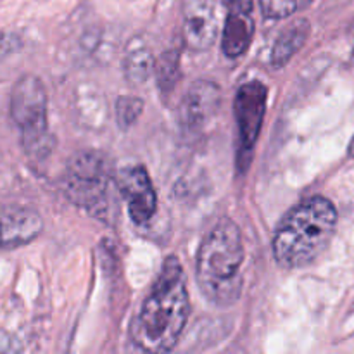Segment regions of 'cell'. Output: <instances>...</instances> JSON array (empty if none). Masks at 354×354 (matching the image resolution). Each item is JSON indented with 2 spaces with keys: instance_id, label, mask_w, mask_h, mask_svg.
Listing matches in <instances>:
<instances>
[{
  "instance_id": "ac0fdd59",
  "label": "cell",
  "mask_w": 354,
  "mask_h": 354,
  "mask_svg": "<svg viewBox=\"0 0 354 354\" xmlns=\"http://www.w3.org/2000/svg\"><path fill=\"white\" fill-rule=\"evenodd\" d=\"M348 156L349 158L354 159V137L351 138V142H349V147H348Z\"/></svg>"
},
{
  "instance_id": "5b68a950",
  "label": "cell",
  "mask_w": 354,
  "mask_h": 354,
  "mask_svg": "<svg viewBox=\"0 0 354 354\" xmlns=\"http://www.w3.org/2000/svg\"><path fill=\"white\" fill-rule=\"evenodd\" d=\"M111 183V165L99 152H78L66 169V194L88 211L106 209Z\"/></svg>"
},
{
  "instance_id": "ba28073f",
  "label": "cell",
  "mask_w": 354,
  "mask_h": 354,
  "mask_svg": "<svg viewBox=\"0 0 354 354\" xmlns=\"http://www.w3.org/2000/svg\"><path fill=\"white\" fill-rule=\"evenodd\" d=\"M183 37L192 50H207L220 31L218 0H183Z\"/></svg>"
},
{
  "instance_id": "5bb4252c",
  "label": "cell",
  "mask_w": 354,
  "mask_h": 354,
  "mask_svg": "<svg viewBox=\"0 0 354 354\" xmlns=\"http://www.w3.org/2000/svg\"><path fill=\"white\" fill-rule=\"evenodd\" d=\"M315 0H259V7L265 17L270 19H286L299 10L306 9Z\"/></svg>"
},
{
  "instance_id": "30bf717a",
  "label": "cell",
  "mask_w": 354,
  "mask_h": 354,
  "mask_svg": "<svg viewBox=\"0 0 354 354\" xmlns=\"http://www.w3.org/2000/svg\"><path fill=\"white\" fill-rule=\"evenodd\" d=\"M44 220L35 209L19 204H0V249H14L35 241Z\"/></svg>"
},
{
  "instance_id": "6da1fadb",
  "label": "cell",
  "mask_w": 354,
  "mask_h": 354,
  "mask_svg": "<svg viewBox=\"0 0 354 354\" xmlns=\"http://www.w3.org/2000/svg\"><path fill=\"white\" fill-rule=\"evenodd\" d=\"M190 315L182 263L168 256L133 322V342L145 353H168L178 344Z\"/></svg>"
},
{
  "instance_id": "2e32d148",
  "label": "cell",
  "mask_w": 354,
  "mask_h": 354,
  "mask_svg": "<svg viewBox=\"0 0 354 354\" xmlns=\"http://www.w3.org/2000/svg\"><path fill=\"white\" fill-rule=\"evenodd\" d=\"M158 68V76L159 83H161V88H165L168 92L176 82V76H178V54H166L161 59L159 64H156Z\"/></svg>"
},
{
  "instance_id": "7c38bea8",
  "label": "cell",
  "mask_w": 354,
  "mask_h": 354,
  "mask_svg": "<svg viewBox=\"0 0 354 354\" xmlns=\"http://www.w3.org/2000/svg\"><path fill=\"white\" fill-rule=\"evenodd\" d=\"M310 31L311 26L306 19L294 21L292 24H289L273 45L272 66L282 68L283 64H287L297 54V50H301V47L306 44Z\"/></svg>"
},
{
  "instance_id": "9c48e42d",
  "label": "cell",
  "mask_w": 354,
  "mask_h": 354,
  "mask_svg": "<svg viewBox=\"0 0 354 354\" xmlns=\"http://www.w3.org/2000/svg\"><path fill=\"white\" fill-rule=\"evenodd\" d=\"M220 88L216 83L199 80L192 83L180 107V120L190 133H201L213 121L220 109Z\"/></svg>"
},
{
  "instance_id": "e0dca14e",
  "label": "cell",
  "mask_w": 354,
  "mask_h": 354,
  "mask_svg": "<svg viewBox=\"0 0 354 354\" xmlns=\"http://www.w3.org/2000/svg\"><path fill=\"white\" fill-rule=\"evenodd\" d=\"M225 6L230 7V6H237V3H245V2H252V0H223Z\"/></svg>"
},
{
  "instance_id": "8992f818",
  "label": "cell",
  "mask_w": 354,
  "mask_h": 354,
  "mask_svg": "<svg viewBox=\"0 0 354 354\" xmlns=\"http://www.w3.org/2000/svg\"><path fill=\"white\" fill-rule=\"evenodd\" d=\"M268 90L261 82H248L235 95V120L239 128V161H248L258 142L266 113Z\"/></svg>"
},
{
  "instance_id": "3957f363",
  "label": "cell",
  "mask_w": 354,
  "mask_h": 354,
  "mask_svg": "<svg viewBox=\"0 0 354 354\" xmlns=\"http://www.w3.org/2000/svg\"><path fill=\"white\" fill-rule=\"evenodd\" d=\"M244 244L237 223L218 221L204 237L197 254L196 277L199 289L216 306H232L244 286Z\"/></svg>"
},
{
  "instance_id": "277c9868",
  "label": "cell",
  "mask_w": 354,
  "mask_h": 354,
  "mask_svg": "<svg viewBox=\"0 0 354 354\" xmlns=\"http://www.w3.org/2000/svg\"><path fill=\"white\" fill-rule=\"evenodd\" d=\"M10 118L19 128L26 154L33 159H44L52 149V137L47 121V90L38 76L26 75L14 85Z\"/></svg>"
},
{
  "instance_id": "52a82bcc",
  "label": "cell",
  "mask_w": 354,
  "mask_h": 354,
  "mask_svg": "<svg viewBox=\"0 0 354 354\" xmlns=\"http://www.w3.org/2000/svg\"><path fill=\"white\" fill-rule=\"evenodd\" d=\"M116 185L128 206L131 220L145 225L158 209V197L144 166H128L116 176Z\"/></svg>"
},
{
  "instance_id": "d6986e66",
  "label": "cell",
  "mask_w": 354,
  "mask_h": 354,
  "mask_svg": "<svg viewBox=\"0 0 354 354\" xmlns=\"http://www.w3.org/2000/svg\"><path fill=\"white\" fill-rule=\"evenodd\" d=\"M353 50H354V28H353Z\"/></svg>"
},
{
  "instance_id": "4fadbf2b",
  "label": "cell",
  "mask_w": 354,
  "mask_h": 354,
  "mask_svg": "<svg viewBox=\"0 0 354 354\" xmlns=\"http://www.w3.org/2000/svg\"><path fill=\"white\" fill-rule=\"evenodd\" d=\"M152 55L147 45L140 38H133L127 48V57H124V73L128 80L135 85H140L149 78L152 71Z\"/></svg>"
},
{
  "instance_id": "9a60e30c",
  "label": "cell",
  "mask_w": 354,
  "mask_h": 354,
  "mask_svg": "<svg viewBox=\"0 0 354 354\" xmlns=\"http://www.w3.org/2000/svg\"><path fill=\"white\" fill-rule=\"evenodd\" d=\"M144 111V102L142 99L135 95H124L118 99L116 104V114H118V121H120V127L128 128L138 120V116Z\"/></svg>"
},
{
  "instance_id": "8fae6325",
  "label": "cell",
  "mask_w": 354,
  "mask_h": 354,
  "mask_svg": "<svg viewBox=\"0 0 354 354\" xmlns=\"http://www.w3.org/2000/svg\"><path fill=\"white\" fill-rule=\"evenodd\" d=\"M254 35L252 2L228 7L227 21L221 37V48L228 57H239L249 48Z\"/></svg>"
},
{
  "instance_id": "7a4b0ae2",
  "label": "cell",
  "mask_w": 354,
  "mask_h": 354,
  "mask_svg": "<svg viewBox=\"0 0 354 354\" xmlns=\"http://www.w3.org/2000/svg\"><path fill=\"white\" fill-rule=\"evenodd\" d=\"M337 220V209L327 197L315 196L294 206L273 237L277 263L289 270L311 265L334 239Z\"/></svg>"
}]
</instances>
